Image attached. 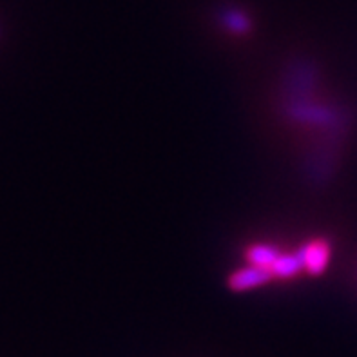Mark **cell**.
<instances>
[{
  "instance_id": "2",
  "label": "cell",
  "mask_w": 357,
  "mask_h": 357,
  "mask_svg": "<svg viewBox=\"0 0 357 357\" xmlns=\"http://www.w3.org/2000/svg\"><path fill=\"white\" fill-rule=\"evenodd\" d=\"M267 281H271V276H268L267 272L249 265V267L236 271L231 276V280H229V285L234 290H249L254 289V287L265 285Z\"/></svg>"
},
{
  "instance_id": "1",
  "label": "cell",
  "mask_w": 357,
  "mask_h": 357,
  "mask_svg": "<svg viewBox=\"0 0 357 357\" xmlns=\"http://www.w3.org/2000/svg\"><path fill=\"white\" fill-rule=\"evenodd\" d=\"M301 263H303V272L308 274H321L326 268L328 261H331V245L325 240H312L305 243L301 249L298 250Z\"/></svg>"
}]
</instances>
